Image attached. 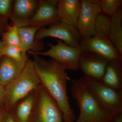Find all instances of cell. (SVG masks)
Masks as SVG:
<instances>
[{"mask_svg":"<svg viewBox=\"0 0 122 122\" xmlns=\"http://www.w3.org/2000/svg\"><path fill=\"white\" fill-rule=\"evenodd\" d=\"M46 37L57 38L68 46L76 48H80L82 40L77 28L61 21L50 25L48 28L42 27L39 29L35 34V40L40 41Z\"/></svg>","mask_w":122,"mask_h":122,"instance_id":"52a82bcc","label":"cell"},{"mask_svg":"<svg viewBox=\"0 0 122 122\" xmlns=\"http://www.w3.org/2000/svg\"><path fill=\"white\" fill-rule=\"evenodd\" d=\"M39 0H15L10 20L13 25L19 27L29 26L30 19L34 14Z\"/></svg>","mask_w":122,"mask_h":122,"instance_id":"7c38bea8","label":"cell"},{"mask_svg":"<svg viewBox=\"0 0 122 122\" xmlns=\"http://www.w3.org/2000/svg\"><path fill=\"white\" fill-rule=\"evenodd\" d=\"M58 0H40L29 26L41 28L61 22L58 15Z\"/></svg>","mask_w":122,"mask_h":122,"instance_id":"8fae6325","label":"cell"},{"mask_svg":"<svg viewBox=\"0 0 122 122\" xmlns=\"http://www.w3.org/2000/svg\"><path fill=\"white\" fill-rule=\"evenodd\" d=\"M36 90L18 101L11 110L16 122H29L34 106Z\"/></svg>","mask_w":122,"mask_h":122,"instance_id":"e0dca14e","label":"cell"},{"mask_svg":"<svg viewBox=\"0 0 122 122\" xmlns=\"http://www.w3.org/2000/svg\"></svg>","mask_w":122,"mask_h":122,"instance_id":"f546056e","label":"cell"},{"mask_svg":"<svg viewBox=\"0 0 122 122\" xmlns=\"http://www.w3.org/2000/svg\"><path fill=\"white\" fill-rule=\"evenodd\" d=\"M79 46L82 51L95 54L107 61H122V57L109 38L94 36L81 40Z\"/></svg>","mask_w":122,"mask_h":122,"instance_id":"9c48e42d","label":"cell"},{"mask_svg":"<svg viewBox=\"0 0 122 122\" xmlns=\"http://www.w3.org/2000/svg\"><path fill=\"white\" fill-rule=\"evenodd\" d=\"M34 66L41 84L55 100L61 109L64 122H73L75 115L69 102L67 84L70 81L66 69L61 63L53 59L46 60L32 51Z\"/></svg>","mask_w":122,"mask_h":122,"instance_id":"6da1fadb","label":"cell"},{"mask_svg":"<svg viewBox=\"0 0 122 122\" xmlns=\"http://www.w3.org/2000/svg\"><path fill=\"white\" fill-rule=\"evenodd\" d=\"M18 28L14 25L12 26L8 25L1 36L2 38L0 41L2 46H15L21 49V41L18 32Z\"/></svg>","mask_w":122,"mask_h":122,"instance_id":"ffe728a7","label":"cell"},{"mask_svg":"<svg viewBox=\"0 0 122 122\" xmlns=\"http://www.w3.org/2000/svg\"><path fill=\"white\" fill-rule=\"evenodd\" d=\"M85 78L91 92L103 109L115 115L122 113V91L113 89L99 81Z\"/></svg>","mask_w":122,"mask_h":122,"instance_id":"5b68a950","label":"cell"},{"mask_svg":"<svg viewBox=\"0 0 122 122\" xmlns=\"http://www.w3.org/2000/svg\"><path fill=\"white\" fill-rule=\"evenodd\" d=\"M101 11L99 0H81V9L76 28L81 40L95 36V20Z\"/></svg>","mask_w":122,"mask_h":122,"instance_id":"ba28073f","label":"cell"},{"mask_svg":"<svg viewBox=\"0 0 122 122\" xmlns=\"http://www.w3.org/2000/svg\"><path fill=\"white\" fill-rule=\"evenodd\" d=\"M111 122H122V113L116 115Z\"/></svg>","mask_w":122,"mask_h":122,"instance_id":"4316f807","label":"cell"},{"mask_svg":"<svg viewBox=\"0 0 122 122\" xmlns=\"http://www.w3.org/2000/svg\"><path fill=\"white\" fill-rule=\"evenodd\" d=\"M41 84L33 61L29 59L20 76L5 87V109L11 111L18 101L35 90Z\"/></svg>","mask_w":122,"mask_h":122,"instance_id":"3957f363","label":"cell"},{"mask_svg":"<svg viewBox=\"0 0 122 122\" xmlns=\"http://www.w3.org/2000/svg\"><path fill=\"white\" fill-rule=\"evenodd\" d=\"M111 18L102 11L97 15L94 25L95 36L109 38Z\"/></svg>","mask_w":122,"mask_h":122,"instance_id":"d6986e66","label":"cell"},{"mask_svg":"<svg viewBox=\"0 0 122 122\" xmlns=\"http://www.w3.org/2000/svg\"><path fill=\"white\" fill-rule=\"evenodd\" d=\"M40 28L30 26L18 28V32L21 41V50L24 53L28 51L40 52L45 48L43 41H37L35 40V34Z\"/></svg>","mask_w":122,"mask_h":122,"instance_id":"2e32d148","label":"cell"},{"mask_svg":"<svg viewBox=\"0 0 122 122\" xmlns=\"http://www.w3.org/2000/svg\"><path fill=\"white\" fill-rule=\"evenodd\" d=\"M108 61L95 54L82 51L79 61V69L81 70L85 77L101 82Z\"/></svg>","mask_w":122,"mask_h":122,"instance_id":"30bf717a","label":"cell"},{"mask_svg":"<svg viewBox=\"0 0 122 122\" xmlns=\"http://www.w3.org/2000/svg\"><path fill=\"white\" fill-rule=\"evenodd\" d=\"M9 20H6L0 16V37L4 33L9 25Z\"/></svg>","mask_w":122,"mask_h":122,"instance_id":"d4e9b609","label":"cell"},{"mask_svg":"<svg viewBox=\"0 0 122 122\" xmlns=\"http://www.w3.org/2000/svg\"><path fill=\"white\" fill-rule=\"evenodd\" d=\"M57 103L41 84L36 90L34 106L28 122H62Z\"/></svg>","mask_w":122,"mask_h":122,"instance_id":"277c9868","label":"cell"},{"mask_svg":"<svg viewBox=\"0 0 122 122\" xmlns=\"http://www.w3.org/2000/svg\"><path fill=\"white\" fill-rule=\"evenodd\" d=\"M100 4L101 11L111 17L121 8L122 0H101Z\"/></svg>","mask_w":122,"mask_h":122,"instance_id":"7402d4cb","label":"cell"},{"mask_svg":"<svg viewBox=\"0 0 122 122\" xmlns=\"http://www.w3.org/2000/svg\"><path fill=\"white\" fill-rule=\"evenodd\" d=\"M14 0H0V16L9 20L11 16Z\"/></svg>","mask_w":122,"mask_h":122,"instance_id":"603a6c76","label":"cell"},{"mask_svg":"<svg viewBox=\"0 0 122 122\" xmlns=\"http://www.w3.org/2000/svg\"><path fill=\"white\" fill-rule=\"evenodd\" d=\"M6 56L17 61H20L27 56L26 53L22 52L20 48L13 46H0V56Z\"/></svg>","mask_w":122,"mask_h":122,"instance_id":"44dd1931","label":"cell"},{"mask_svg":"<svg viewBox=\"0 0 122 122\" xmlns=\"http://www.w3.org/2000/svg\"><path fill=\"white\" fill-rule=\"evenodd\" d=\"M111 25L109 39L122 57V8L111 17Z\"/></svg>","mask_w":122,"mask_h":122,"instance_id":"ac0fdd59","label":"cell"},{"mask_svg":"<svg viewBox=\"0 0 122 122\" xmlns=\"http://www.w3.org/2000/svg\"><path fill=\"white\" fill-rule=\"evenodd\" d=\"M1 45V41L0 40V46ZM1 56H0V59L1 58Z\"/></svg>","mask_w":122,"mask_h":122,"instance_id":"f1b7e54d","label":"cell"},{"mask_svg":"<svg viewBox=\"0 0 122 122\" xmlns=\"http://www.w3.org/2000/svg\"><path fill=\"white\" fill-rule=\"evenodd\" d=\"M5 98V87L0 84V104L4 103Z\"/></svg>","mask_w":122,"mask_h":122,"instance_id":"484cf974","label":"cell"},{"mask_svg":"<svg viewBox=\"0 0 122 122\" xmlns=\"http://www.w3.org/2000/svg\"><path fill=\"white\" fill-rule=\"evenodd\" d=\"M71 95L80 109L76 122H111L115 115L100 106L87 86L85 77L73 79Z\"/></svg>","mask_w":122,"mask_h":122,"instance_id":"7a4b0ae2","label":"cell"},{"mask_svg":"<svg viewBox=\"0 0 122 122\" xmlns=\"http://www.w3.org/2000/svg\"><path fill=\"white\" fill-rule=\"evenodd\" d=\"M48 45L50 49L47 51L38 53L32 52L39 55L51 57L61 63L66 70H78L79 61L82 52L81 48L71 47L59 39L57 40L56 45H53L49 43Z\"/></svg>","mask_w":122,"mask_h":122,"instance_id":"8992f818","label":"cell"},{"mask_svg":"<svg viewBox=\"0 0 122 122\" xmlns=\"http://www.w3.org/2000/svg\"><path fill=\"white\" fill-rule=\"evenodd\" d=\"M57 9L61 22L76 28L81 9V0H59Z\"/></svg>","mask_w":122,"mask_h":122,"instance_id":"5bb4252c","label":"cell"},{"mask_svg":"<svg viewBox=\"0 0 122 122\" xmlns=\"http://www.w3.org/2000/svg\"><path fill=\"white\" fill-rule=\"evenodd\" d=\"M29 59L28 56L20 61L6 56L1 57L0 59V84L5 87L17 78Z\"/></svg>","mask_w":122,"mask_h":122,"instance_id":"4fadbf2b","label":"cell"},{"mask_svg":"<svg viewBox=\"0 0 122 122\" xmlns=\"http://www.w3.org/2000/svg\"><path fill=\"white\" fill-rule=\"evenodd\" d=\"M101 82L111 89L122 91V61L113 60L107 63Z\"/></svg>","mask_w":122,"mask_h":122,"instance_id":"9a60e30c","label":"cell"},{"mask_svg":"<svg viewBox=\"0 0 122 122\" xmlns=\"http://www.w3.org/2000/svg\"><path fill=\"white\" fill-rule=\"evenodd\" d=\"M1 122H16L11 114V111L5 109L1 112Z\"/></svg>","mask_w":122,"mask_h":122,"instance_id":"cb8c5ba5","label":"cell"},{"mask_svg":"<svg viewBox=\"0 0 122 122\" xmlns=\"http://www.w3.org/2000/svg\"><path fill=\"white\" fill-rule=\"evenodd\" d=\"M0 122H1V112L0 111Z\"/></svg>","mask_w":122,"mask_h":122,"instance_id":"83f0119b","label":"cell"}]
</instances>
